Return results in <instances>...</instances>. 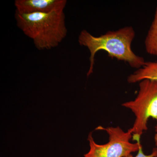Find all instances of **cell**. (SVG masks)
<instances>
[{"label":"cell","mask_w":157,"mask_h":157,"mask_svg":"<svg viewBox=\"0 0 157 157\" xmlns=\"http://www.w3.org/2000/svg\"><path fill=\"white\" fill-rule=\"evenodd\" d=\"M155 132L156 133L154 136V140L155 144L157 146V124L155 127Z\"/></svg>","instance_id":"9c48e42d"},{"label":"cell","mask_w":157,"mask_h":157,"mask_svg":"<svg viewBox=\"0 0 157 157\" xmlns=\"http://www.w3.org/2000/svg\"><path fill=\"white\" fill-rule=\"evenodd\" d=\"M144 45L147 53L157 57V6L154 18L144 41Z\"/></svg>","instance_id":"52a82bcc"},{"label":"cell","mask_w":157,"mask_h":157,"mask_svg":"<svg viewBox=\"0 0 157 157\" xmlns=\"http://www.w3.org/2000/svg\"><path fill=\"white\" fill-rule=\"evenodd\" d=\"M66 0H15V12L21 14L48 13L57 9H65Z\"/></svg>","instance_id":"5b68a950"},{"label":"cell","mask_w":157,"mask_h":157,"mask_svg":"<svg viewBox=\"0 0 157 157\" xmlns=\"http://www.w3.org/2000/svg\"><path fill=\"white\" fill-rule=\"evenodd\" d=\"M135 33L132 26H126L115 31H108L100 36H94L86 30L80 32L78 42L81 46L89 50L90 65L87 76L93 73L95 56L99 51L107 52L112 58L117 59L128 63L130 67L139 69L145 61L143 57L135 54L132 48V42Z\"/></svg>","instance_id":"6da1fadb"},{"label":"cell","mask_w":157,"mask_h":157,"mask_svg":"<svg viewBox=\"0 0 157 157\" xmlns=\"http://www.w3.org/2000/svg\"><path fill=\"white\" fill-rule=\"evenodd\" d=\"M95 130H103L109 135V141L104 144L96 143L92 137V132L88 135L90 150L84 157H125L132 153L138 152L142 145L140 142L132 143L133 135L128 130L124 132L119 126L104 128L99 126Z\"/></svg>","instance_id":"277c9868"},{"label":"cell","mask_w":157,"mask_h":157,"mask_svg":"<svg viewBox=\"0 0 157 157\" xmlns=\"http://www.w3.org/2000/svg\"><path fill=\"white\" fill-rule=\"evenodd\" d=\"M125 157H157V147L153 149L150 155H145L144 153L142 146L137 152V155L135 156L132 154H130Z\"/></svg>","instance_id":"ba28073f"},{"label":"cell","mask_w":157,"mask_h":157,"mask_svg":"<svg viewBox=\"0 0 157 157\" xmlns=\"http://www.w3.org/2000/svg\"><path fill=\"white\" fill-rule=\"evenodd\" d=\"M139 86L136 98L122 104L135 115L133 126L128 131L133 135V140L137 142H140L141 135L147 131L149 119L151 118L157 122V81L144 79L139 82Z\"/></svg>","instance_id":"3957f363"},{"label":"cell","mask_w":157,"mask_h":157,"mask_svg":"<svg viewBox=\"0 0 157 157\" xmlns=\"http://www.w3.org/2000/svg\"><path fill=\"white\" fill-rule=\"evenodd\" d=\"M64 9L48 13L21 14L15 12L17 26L33 40L38 50L52 49L59 45L67 33Z\"/></svg>","instance_id":"7a4b0ae2"},{"label":"cell","mask_w":157,"mask_h":157,"mask_svg":"<svg viewBox=\"0 0 157 157\" xmlns=\"http://www.w3.org/2000/svg\"><path fill=\"white\" fill-rule=\"evenodd\" d=\"M144 79L157 81V61L145 62L142 67L128 76L127 81L129 83H135Z\"/></svg>","instance_id":"8992f818"}]
</instances>
